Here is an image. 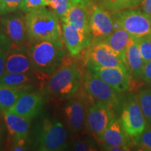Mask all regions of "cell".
Segmentation results:
<instances>
[{
    "label": "cell",
    "mask_w": 151,
    "mask_h": 151,
    "mask_svg": "<svg viewBox=\"0 0 151 151\" xmlns=\"http://www.w3.org/2000/svg\"><path fill=\"white\" fill-rule=\"evenodd\" d=\"M131 145L136 150L151 151V127L147 126L142 133L132 138Z\"/></svg>",
    "instance_id": "25"
},
{
    "label": "cell",
    "mask_w": 151,
    "mask_h": 151,
    "mask_svg": "<svg viewBox=\"0 0 151 151\" xmlns=\"http://www.w3.org/2000/svg\"><path fill=\"white\" fill-rule=\"evenodd\" d=\"M47 6H48L47 0H23L20 10L27 13Z\"/></svg>",
    "instance_id": "31"
},
{
    "label": "cell",
    "mask_w": 151,
    "mask_h": 151,
    "mask_svg": "<svg viewBox=\"0 0 151 151\" xmlns=\"http://www.w3.org/2000/svg\"><path fill=\"white\" fill-rule=\"evenodd\" d=\"M1 27L13 44H22L28 39L24 16L22 14L5 15L1 19Z\"/></svg>",
    "instance_id": "15"
},
{
    "label": "cell",
    "mask_w": 151,
    "mask_h": 151,
    "mask_svg": "<svg viewBox=\"0 0 151 151\" xmlns=\"http://www.w3.org/2000/svg\"><path fill=\"white\" fill-rule=\"evenodd\" d=\"M130 138L124 132L120 118L114 117L104 132L101 143L104 146L127 145L130 146Z\"/></svg>",
    "instance_id": "19"
},
{
    "label": "cell",
    "mask_w": 151,
    "mask_h": 151,
    "mask_svg": "<svg viewBox=\"0 0 151 151\" xmlns=\"http://www.w3.org/2000/svg\"><path fill=\"white\" fill-rule=\"evenodd\" d=\"M93 1H99V0H93Z\"/></svg>",
    "instance_id": "37"
},
{
    "label": "cell",
    "mask_w": 151,
    "mask_h": 151,
    "mask_svg": "<svg viewBox=\"0 0 151 151\" xmlns=\"http://www.w3.org/2000/svg\"><path fill=\"white\" fill-rule=\"evenodd\" d=\"M73 3L80 4L84 5L90 8L91 6V1L92 0H71Z\"/></svg>",
    "instance_id": "36"
},
{
    "label": "cell",
    "mask_w": 151,
    "mask_h": 151,
    "mask_svg": "<svg viewBox=\"0 0 151 151\" xmlns=\"http://www.w3.org/2000/svg\"><path fill=\"white\" fill-rule=\"evenodd\" d=\"M117 25L132 38L139 39L151 35V17L139 9H128L111 13Z\"/></svg>",
    "instance_id": "7"
},
{
    "label": "cell",
    "mask_w": 151,
    "mask_h": 151,
    "mask_svg": "<svg viewBox=\"0 0 151 151\" xmlns=\"http://www.w3.org/2000/svg\"><path fill=\"white\" fill-rule=\"evenodd\" d=\"M27 37L30 43L50 41L64 43L59 18L45 7L27 12L24 16Z\"/></svg>",
    "instance_id": "2"
},
{
    "label": "cell",
    "mask_w": 151,
    "mask_h": 151,
    "mask_svg": "<svg viewBox=\"0 0 151 151\" xmlns=\"http://www.w3.org/2000/svg\"><path fill=\"white\" fill-rule=\"evenodd\" d=\"M48 6L57 15L59 19L63 21L68 10L73 3L71 0H47Z\"/></svg>",
    "instance_id": "28"
},
{
    "label": "cell",
    "mask_w": 151,
    "mask_h": 151,
    "mask_svg": "<svg viewBox=\"0 0 151 151\" xmlns=\"http://www.w3.org/2000/svg\"><path fill=\"white\" fill-rule=\"evenodd\" d=\"M117 113L109 106L99 101H91L86 112V126L90 134L101 143L104 131Z\"/></svg>",
    "instance_id": "8"
},
{
    "label": "cell",
    "mask_w": 151,
    "mask_h": 151,
    "mask_svg": "<svg viewBox=\"0 0 151 151\" xmlns=\"http://www.w3.org/2000/svg\"><path fill=\"white\" fill-rule=\"evenodd\" d=\"M90 16L89 7L80 4L73 3L68 10L65 20L62 22L71 24L82 32L90 35Z\"/></svg>",
    "instance_id": "18"
},
{
    "label": "cell",
    "mask_w": 151,
    "mask_h": 151,
    "mask_svg": "<svg viewBox=\"0 0 151 151\" xmlns=\"http://www.w3.org/2000/svg\"><path fill=\"white\" fill-rule=\"evenodd\" d=\"M89 27L94 43L102 42L118 27L111 12L94 6L90 11Z\"/></svg>",
    "instance_id": "10"
},
{
    "label": "cell",
    "mask_w": 151,
    "mask_h": 151,
    "mask_svg": "<svg viewBox=\"0 0 151 151\" xmlns=\"http://www.w3.org/2000/svg\"><path fill=\"white\" fill-rule=\"evenodd\" d=\"M67 132L58 120L45 118L36 125L33 148L40 151H60L68 148Z\"/></svg>",
    "instance_id": "4"
},
{
    "label": "cell",
    "mask_w": 151,
    "mask_h": 151,
    "mask_svg": "<svg viewBox=\"0 0 151 151\" xmlns=\"http://www.w3.org/2000/svg\"><path fill=\"white\" fill-rule=\"evenodd\" d=\"M13 43L3 32H0V78L4 73L6 61Z\"/></svg>",
    "instance_id": "27"
},
{
    "label": "cell",
    "mask_w": 151,
    "mask_h": 151,
    "mask_svg": "<svg viewBox=\"0 0 151 151\" xmlns=\"http://www.w3.org/2000/svg\"><path fill=\"white\" fill-rule=\"evenodd\" d=\"M82 86L85 95L90 101L104 103L116 113H120L124 97L122 93L116 91L106 83L89 71L83 76Z\"/></svg>",
    "instance_id": "5"
},
{
    "label": "cell",
    "mask_w": 151,
    "mask_h": 151,
    "mask_svg": "<svg viewBox=\"0 0 151 151\" xmlns=\"http://www.w3.org/2000/svg\"><path fill=\"white\" fill-rule=\"evenodd\" d=\"M120 115L123 129L130 139L142 133L148 126L139 105L137 94L134 92H129L123 97Z\"/></svg>",
    "instance_id": "6"
},
{
    "label": "cell",
    "mask_w": 151,
    "mask_h": 151,
    "mask_svg": "<svg viewBox=\"0 0 151 151\" xmlns=\"http://www.w3.org/2000/svg\"><path fill=\"white\" fill-rule=\"evenodd\" d=\"M32 85L10 86L0 84V111H8L24 94L32 91Z\"/></svg>",
    "instance_id": "21"
},
{
    "label": "cell",
    "mask_w": 151,
    "mask_h": 151,
    "mask_svg": "<svg viewBox=\"0 0 151 151\" xmlns=\"http://www.w3.org/2000/svg\"><path fill=\"white\" fill-rule=\"evenodd\" d=\"M130 38V35L125 30L118 27L102 43L116 52L125 64L126 49Z\"/></svg>",
    "instance_id": "22"
},
{
    "label": "cell",
    "mask_w": 151,
    "mask_h": 151,
    "mask_svg": "<svg viewBox=\"0 0 151 151\" xmlns=\"http://www.w3.org/2000/svg\"><path fill=\"white\" fill-rule=\"evenodd\" d=\"M83 80V71L77 62L63 61L50 75L43 88V93L58 99H69L77 94L82 87Z\"/></svg>",
    "instance_id": "1"
},
{
    "label": "cell",
    "mask_w": 151,
    "mask_h": 151,
    "mask_svg": "<svg viewBox=\"0 0 151 151\" xmlns=\"http://www.w3.org/2000/svg\"><path fill=\"white\" fill-rule=\"evenodd\" d=\"M23 0H0V15L12 14L20 10Z\"/></svg>",
    "instance_id": "30"
},
{
    "label": "cell",
    "mask_w": 151,
    "mask_h": 151,
    "mask_svg": "<svg viewBox=\"0 0 151 151\" xmlns=\"http://www.w3.org/2000/svg\"><path fill=\"white\" fill-rule=\"evenodd\" d=\"M137 97L147 123L151 125V89L141 90Z\"/></svg>",
    "instance_id": "26"
},
{
    "label": "cell",
    "mask_w": 151,
    "mask_h": 151,
    "mask_svg": "<svg viewBox=\"0 0 151 151\" xmlns=\"http://www.w3.org/2000/svg\"><path fill=\"white\" fill-rule=\"evenodd\" d=\"M141 78L146 83L151 85V60L144 64Z\"/></svg>",
    "instance_id": "33"
},
{
    "label": "cell",
    "mask_w": 151,
    "mask_h": 151,
    "mask_svg": "<svg viewBox=\"0 0 151 151\" xmlns=\"http://www.w3.org/2000/svg\"><path fill=\"white\" fill-rule=\"evenodd\" d=\"M62 39L69 54L73 58L78 57L92 44L91 36L82 32L71 24L62 23Z\"/></svg>",
    "instance_id": "14"
},
{
    "label": "cell",
    "mask_w": 151,
    "mask_h": 151,
    "mask_svg": "<svg viewBox=\"0 0 151 151\" xmlns=\"http://www.w3.org/2000/svg\"><path fill=\"white\" fill-rule=\"evenodd\" d=\"M138 46L145 63L151 60V35L137 39Z\"/></svg>",
    "instance_id": "29"
},
{
    "label": "cell",
    "mask_w": 151,
    "mask_h": 151,
    "mask_svg": "<svg viewBox=\"0 0 151 151\" xmlns=\"http://www.w3.org/2000/svg\"><path fill=\"white\" fill-rule=\"evenodd\" d=\"M87 70L120 93L130 92L134 86L133 77L127 67H87Z\"/></svg>",
    "instance_id": "9"
},
{
    "label": "cell",
    "mask_w": 151,
    "mask_h": 151,
    "mask_svg": "<svg viewBox=\"0 0 151 151\" xmlns=\"http://www.w3.org/2000/svg\"><path fill=\"white\" fill-rule=\"evenodd\" d=\"M144 64L137 39L131 37L126 49L125 65L134 78H141Z\"/></svg>",
    "instance_id": "20"
},
{
    "label": "cell",
    "mask_w": 151,
    "mask_h": 151,
    "mask_svg": "<svg viewBox=\"0 0 151 151\" xmlns=\"http://www.w3.org/2000/svg\"><path fill=\"white\" fill-rule=\"evenodd\" d=\"M84 61L86 67H127L123 60L102 42L92 43L85 50Z\"/></svg>",
    "instance_id": "11"
},
{
    "label": "cell",
    "mask_w": 151,
    "mask_h": 151,
    "mask_svg": "<svg viewBox=\"0 0 151 151\" xmlns=\"http://www.w3.org/2000/svg\"><path fill=\"white\" fill-rule=\"evenodd\" d=\"M104 150L108 151H127L130 150V146L127 145H118V146H104Z\"/></svg>",
    "instance_id": "34"
},
{
    "label": "cell",
    "mask_w": 151,
    "mask_h": 151,
    "mask_svg": "<svg viewBox=\"0 0 151 151\" xmlns=\"http://www.w3.org/2000/svg\"><path fill=\"white\" fill-rule=\"evenodd\" d=\"M143 0H100L99 6L111 13L133 9L140 6Z\"/></svg>",
    "instance_id": "23"
},
{
    "label": "cell",
    "mask_w": 151,
    "mask_h": 151,
    "mask_svg": "<svg viewBox=\"0 0 151 151\" xmlns=\"http://www.w3.org/2000/svg\"><path fill=\"white\" fill-rule=\"evenodd\" d=\"M33 81V75L21 73H4L0 78V84L10 86H28Z\"/></svg>",
    "instance_id": "24"
},
{
    "label": "cell",
    "mask_w": 151,
    "mask_h": 151,
    "mask_svg": "<svg viewBox=\"0 0 151 151\" xmlns=\"http://www.w3.org/2000/svg\"><path fill=\"white\" fill-rule=\"evenodd\" d=\"M73 150L78 151L97 150V146L95 142L92 139H78L73 143Z\"/></svg>",
    "instance_id": "32"
},
{
    "label": "cell",
    "mask_w": 151,
    "mask_h": 151,
    "mask_svg": "<svg viewBox=\"0 0 151 151\" xmlns=\"http://www.w3.org/2000/svg\"><path fill=\"white\" fill-rule=\"evenodd\" d=\"M43 104V93L30 91L21 96L8 111L18 116L32 119L39 115Z\"/></svg>",
    "instance_id": "16"
},
{
    "label": "cell",
    "mask_w": 151,
    "mask_h": 151,
    "mask_svg": "<svg viewBox=\"0 0 151 151\" xmlns=\"http://www.w3.org/2000/svg\"><path fill=\"white\" fill-rule=\"evenodd\" d=\"M141 6L143 12L151 17V0H143Z\"/></svg>",
    "instance_id": "35"
},
{
    "label": "cell",
    "mask_w": 151,
    "mask_h": 151,
    "mask_svg": "<svg viewBox=\"0 0 151 151\" xmlns=\"http://www.w3.org/2000/svg\"><path fill=\"white\" fill-rule=\"evenodd\" d=\"M30 58L36 70L44 75H51L65 60L64 43L40 41L30 43Z\"/></svg>",
    "instance_id": "3"
},
{
    "label": "cell",
    "mask_w": 151,
    "mask_h": 151,
    "mask_svg": "<svg viewBox=\"0 0 151 151\" xmlns=\"http://www.w3.org/2000/svg\"><path fill=\"white\" fill-rule=\"evenodd\" d=\"M35 69L27 46L24 43L13 44L6 61L4 73H21L33 75Z\"/></svg>",
    "instance_id": "13"
},
{
    "label": "cell",
    "mask_w": 151,
    "mask_h": 151,
    "mask_svg": "<svg viewBox=\"0 0 151 151\" xmlns=\"http://www.w3.org/2000/svg\"><path fill=\"white\" fill-rule=\"evenodd\" d=\"M3 114L9 134L14 142L26 140L29 133L31 119L18 116L9 111H4Z\"/></svg>",
    "instance_id": "17"
},
{
    "label": "cell",
    "mask_w": 151,
    "mask_h": 151,
    "mask_svg": "<svg viewBox=\"0 0 151 151\" xmlns=\"http://www.w3.org/2000/svg\"><path fill=\"white\" fill-rule=\"evenodd\" d=\"M86 98L85 94H76L72 99L66 104L63 109L66 123L69 129L73 133L80 132L86 125L88 109Z\"/></svg>",
    "instance_id": "12"
}]
</instances>
